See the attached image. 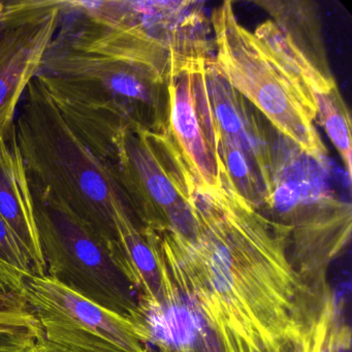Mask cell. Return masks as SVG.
<instances>
[{"label":"cell","instance_id":"cell-1","mask_svg":"<svg viewBox=\"0 0 352 352\" xmlns=\"http://www.w3.org/2000/svg\"><path fill=\"white\" fill-rule=\"evenodd\" d=\"M195 230L184 238L153 230L170 280L204 316L221 317L256 346L335 317L327 282L294 267L290 230L243 199L221 174V186L193 184Z\"/></svg>","mask_w":352,"mask_h":352},{"label":"cell","instance_id":"cell-2","mask_svg":"<svg viewBox=\"0 0 352 352\" xmlns=\"http://www.w3.org/2000/svg\"><path fill=\"white\" fill-rule=\"evenodd\" d=\"M199 1H61L54 40L80 52L137 63L168 81L211 60V22Z\"/></svg>","mask_w":352,"mask_h":352},{"label":"cell","instance_id":"cell-3","mask_svg":"<svg viewBox=\"0 0 352 352\" xmlns=\"http://www.w3.org/2000/svg\"><path fill=\"white\" fill-rule=\"evenodd\" d=\"M36 78L104 162L122 127L166 131L168 81L144 65L80 52L53 40Z\"/></svg>","mask_w":352,"mask_h":352},{"label":"cell","instance_id":"cell-4","mask_svg":"<svg viewBox=\"0 0 352 352\" xmlns=\"http://www.w3.org/2000/svg\"><path fill=\"white\" fill-rule=\"evenodd\" d=\"M15 135L30 186L67 206L113 246L115 207L129 209V203L110 166L63 117L36 78L18 108Z\"/></svg>","mask_w":352,"mask_h":352},{"label":"cell","instance_id":"cell-5","mask_svg":"<svg viewBox=\"0 0 352 352\" xmlns=\"http://www.w3.org/2000/svg\"><path fill=\"white\" fill-rule=\"evenodd\" d=\"M279 138L273 144L271 195L261 212L289 228L296 269L325 271L349 241L351 205L331 188L327 160H315Z\"/></svg>","mask_w":352,"mask_h":352},{"label":"cell","instance_id":"cell-6","mask_svg":"<svg viewBox=\"0 0 352 352\" xmlns=\"http://www.w3.org/2000/svg\"><path fill=\"white\" fill-rule=\"evenodd\" d=\"M215 63L226 81L256 108L279 135L315 160L327 150L315 127L310 96L250 30L241 25L230 1L211 16Z\"/></svg>","mask_w":352,"mask_h":352},{"label":"cell","instance_id":"cell-7","mask_svg":"<svg viewBox=\"0 0 352 352\" xmlns=\"http://www.w3.org/2000/svg\"><path fill=\"white\" fill-rule=\"evenodd\" d=\"M32 191L47 275L144 324L139 294L113 258L109 243L67 206L38 189Z\"/></svg>","mask_w":352,"mask_h":352},{"label":"cell","instance_id":"cell-8","mask_svg":"<svg viewBox=\"0 0 352 352\" xmlns=\"http://www.w3.org/2000/svg\"><path fill=\"white\" fill-rule=\"evenodd\" d=\"M107 164L140 228L192 236V178L166 131L122 127L113 138Z\"/></svg>","mask_w":352,"mask_h":352},{"label":"cell","instance_id":"cell-9","mask_svg":"<svg viewBox=\"0 0 352 352\" xmlns=\"http://www.w3.org/2000/svg\"><path fill=\"white\" fill-rule=\"evenodd\" d=\"M24 305L40 352H149V329L100 306L49 275L26 281Z\"/></svg>","mask_w":352,"mask_h":352},{"label":"cell","instance_id":"cell-10","mask_svg":"<svg viewBox=\"0 0 352 352\" xmlns=\"http://www.w3.org/2000/svg\"><path fill=\"white\" fill-rule=\"evenodd\" d=\"M60 13V0L5 1L0 13V140L15 124L26 88L56 36Z\"/></svg>","mask_w":352,"mask_h":352},{"label":"cell","instance_id":"cell-11","mask_svg":"<svg viewBox=\"0 0 352 352\" xmlns=\"http://www.w3.org/2000/svg\"><path fill=\"white\" fill-rule=\"evenodd\" d=\"M208 61L182 69L168 79L166 135L193 184L213 189L221 186L222 166L206 84Z\"/></svg>","mask_w":352,"mask_h":352},{"label":"cell","instance_id":"cell-12","mask_svg":"<svg viewBox=\"0 0 352 352\" xmlns=\"http://www.w3.org/2000/svg\"><path fill=\"white\" fill-rule=\"evenodd\" d=\"M254 34L310 96L316 119L339 152L346 176L351 181V118L335 80L317 67L273 20L263 22Z\"/></svg>","mask_w":352,"mask_h":352},{"label":"cell","instance_id":"cell-13","mask_svg":"<svg viewBox=\"0 0 352 352\" xmlns=\"http://www.w3.org/2000/svg\"><path fill=\"white\" fill-rule=\"evenodd\" d=\"M117 241L113 258L139 294L144 310H160L170 302L176 287L162 258L153 230L138 226L124 205L114 209Z\"/></svg>","mask_w":352,"mask_h":352},{"label":"cell","instance_id":"cell-14","mask_svg":"<svg viewBox=\"0 0 352 352\" xmlns=\"http://www.w3.org/2000/svg\"><path fill=\"white\" fill-rule=\"evenodd\" d=\"M0 217L32 263L34 275H47L34 195L16 141L15 124L9 135L0 140Z\"/></svg>","mask_w":352,"mask_h":352},{"label":"cell","instance_id":"cell-15","mask_svg":"<svg viewBox=\"0 0 352 352\" xmlns=\"http://www.w3.org/2000/svg\"><path fill=\"white\" fill-rule=\"evenodd\" d=\"M205 77L217 133L256 162L272 191L274 141L250 102L221 75L215 57L206 63Z\"/></svg>","mask_w":352,"mask_h":352},{"label":"cell","instance_id":"cell-16","mask_svg":"<svg viewBox=\"0 0 352 352\" xmlns=\"http://www.w3.org/2000/svg\"><path fill=\"white\" fill-rule=\"evenodd\" d=\"M145 323L160 352H234L226 321L187 307L179 294L164 308L145 311Z\"/></svg>","mask_w":352,"mask_h":352},{"label":"cell","instance_id":"cell-17","mask_svg":"<svg viewBox=\"0 0 352 352\" xmlns=\"http://www.w3.org/2000/svg\"><path fill=\"white\" fill-rule=\"evenodd\" d=\"M232 339L234 352H333L338 346H349L350 341L348 333H336L335 317L311 327L292 329L256 346L246 343L232 331Z\"/></svg>","mask_w":352,"mask_h":352},{"label":"cell","instance_id":"cell-18","mask_svg":"<svg viewBox=\"0 0 352 352\" xmlns=\"http://www.w3.org/2000/svg\"><path fill=\"white\" fill-rule=\"evenodd\" d=\"M34 274L32 263L0 217V298L24 305L26 281Z\"/></svg>","mask_w":352,"mask_h":352},{"label":"cell","instance_id":"cell-19","mask_svg":"<svg viewBox=\"0 0 352 352\" xmlns=\"http://www.w3.org/2000/svg\"><path fill=\"white\" fill-rule=\"evenodd\" d=\"M0 352H40L36 333L26 329H0Z\"/></svg>","mask_w":352,"mask_h":352},{"label":"cell","instance_id":"cell-20","mask_svg":"<svg viewBox=\"0 0 352 352\" xmlns=\"http://www.w3.org/2000/svg\"><path fill=\"white\" fill-rule=\"evenodd\" d=\"M28 322L25 311L0 300V329H21L26 327Z\"/></svg>","mask_w":352,"mask_h":352},{"label":"cell","instance_id":"cell-21","mask_svg":"<svg viewBox=\"0 0 352 352\" xmlns=\"http://www.w3.org/2000/svg\"><path fill=\"white\" fill-rule=\"evenodd\" d=\"M3 8H5V1H0V13L3 11Z\"/></svg>","mask_w":352,"mask_h":352}]
</instances>
